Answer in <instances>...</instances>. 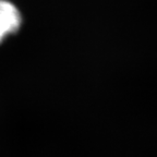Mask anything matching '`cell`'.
<instances>
[{"instance_id": "6da1fadb", "label": "cell", "mask_w": 157, "mask_h": 157, "mask_svg": "<svg viewBox=\"0 0 157 157\" xmlns=\"http://www.w3.org/2000/svg\"><path fill=\"white\" fill-rule=\"evenodd\" d=\"M23 17L20 9L10 0H0V44L19 32Z\"/></svg>"}]
</instances>
